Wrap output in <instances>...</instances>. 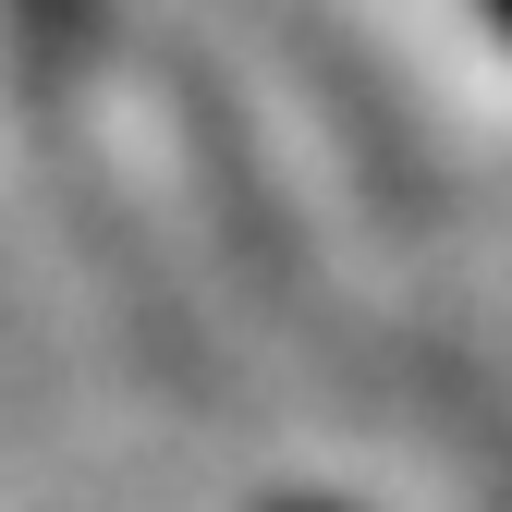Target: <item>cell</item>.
I'll list each match as a JSON object with an SVG mask.
<instances>
[{"label": "cell", "instance_id": "obj_2", "mask_svg": "<svg viewBox=\"0 0 512 512\" xmlns=\"http://www.w3.org/2000/svg\"><path fill=\"white\" fill-rule=\"evenodd\" d=\"M500 13H512V0H500Z\"/></svg>", "mask_w": 512, "mask_h": 512}, {"label": "cell", "instance_id": "obj_1", "mask_svg": "<svg viewBox=\"0 0 512 512\" xmlns=\"http://www.w3.org/2000/svg\"><path fill=\"white\" fill-rule=\"evenodd\" d=\"M86 13H98V0H13V25H25V49H37V61L74 49V37H86Z\"/></svg>", "mask_w": 512, "mask_h": 512}]
</instances>
